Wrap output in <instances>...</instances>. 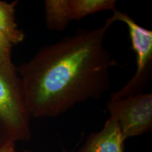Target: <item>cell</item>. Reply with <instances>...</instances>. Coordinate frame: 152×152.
Wrapping results in <instances>:
<instances>
[{"instance_id": "obj_1", "label": "cell", "mask_w": 152, "mask_h": 152, "mask_svg": "<svg viewBox=\"0 0 152 152\" xmlns=\"http://www.w3.org/2000/svg\"><path fill=\"white\" fill-rule=\"evenodd\" d=\"M115 20L42 47L17 68L31 118H54L76 104L99 99L110 89V70L117 65L104 39Z\"/></svg>"}, {"instance_id": "obj_2", "label": "cell", "mask_w": 152, "mask_h": 152, "mask_svg": "<svg viewBox=\"0 0 152 152\" xmlns=\"http://www.w3.org/2000/svg\"><path fill=\"white\" fill-rule=\"evenodd\" d=\"M30 118L16 67L0 66V147L29 140Z\"/></svg>"}, {"instance_id": "obj_3", "label": "cell", "mask_w": 152, "mask_h": 152, "mask_svg": "<svg viewBox=\"0 0 152 152\" xmlns=\"http://www.w3.org/2000/svg\"><path fill=\"white\" fill-rule=\"evenodd\" d=\"M111 17L127 26L133 52L135 53L137 69L132 78L122 89L112 93V98H123L142 92L149 80L152 66V31L138 25L128 14L115 10Z\"/></svg>"}, {"instance_id": "obj_4", "label": "cell", "mask_w": 152, "mask_h": 152, "mask_svg": "<svg viewBox=\"0 0 152 152\" xmlns=\"http://www.w3.org/2000/svg\"><path fill=\"white\" fill-rule=\"evenodd\" d=\"M107 109L118 123L125 140L149 132L152 128V94L138 93L123 98H110Z\"/></svg>"}, {"instance_id": "obj_5", "label": "cell", "mask_w": 152, "mask_h": 152, "mask_svg": "<svg viewBox=\"0 0 152 152\" xmlns=\"http://www.w3.org/2000/svg\"><path fill=\"white\" fill-rule=\"evenodd\" d=\"M124 142L118 123L109 117L103 128L92 133L77 152H125Z\"/></svg>"}, {"instance_id": "obj_6", "label": "cell", "mask_w": 152, "mask_h": 152, "mask_svg": "<svg viewBox=\"0 0 152 152\" xmlns=\"http://www.w3.org/2000/svg\"><path fill=\"white\" fill-rule=\"evenodd\" d=\"M44 9L47 27L50 30L61 32L72 21L69 0H46Z\"/></svg>"}, {"instance_id": "obj_7", "label": "cell", "mask_w": 152, "mask_h": 152, "mask_svg": "<svg viewBox=\"0 0 152 152\" xmlns=\"http://www.w3.org/2000/svg\"><path fill=\"white\" fill-rule=\"evenodd\" d=\"M17 4V1L7 2L0 0V33L13 45L22 42L25 38L23 32L18 28L15 18Z\"/></svg>"}, {"instance_id": "obj_8", "label": "cell", "mask_w": 152, "mask_h": 152, "mask_svg": "<svg viewBox=\"0 0 152 152\" xmlns=\"http://www.w3.org/2000/svg\"><path fill=\"white\" fill-rule=\"evenodd\" d=\"M115 0H69L72 20H81L89 15L104 11L116 10Z\"/></svg>"}, {"instance_id": "obj_9", "label": "cell", "mask_w": 152, "mask_h": 152, "mask_svg": "<svg viewBox=\"0 0 152 152\" xmlns=\"http://www.w3.org/2000/svg\"><path fill=\"white\" fill-rule=\"evenodd\" d=\"M13 45L3 34L0 33V66L9 68L16 67L11 59Z\"/></svg>"}, {"instance_id": "obj_10", "label": "cell", "mask_w": 152, "mask_h": 152, "mask_svg": "<svg viewBox=\"0 0 152 152\" xmlns=\"http://www.w3.org/2000/svg\"><path fill=\"white\" fill-rule=\"evenodd\" d=\"M0 152H18L16 150V146L14 142L7 143L0 147ZM21 152H30L29 151H23Z\"/></svg>"}]
</instances>
